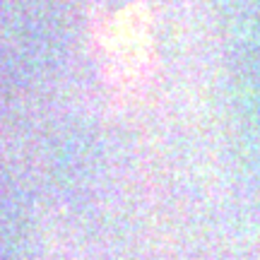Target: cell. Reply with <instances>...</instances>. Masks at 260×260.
<instances>
[{
  "label": "cell",
  "mask_w": 260,
  "mask_h": 260,
  "mask_svg": "<svg viewBox=\"0 0 260 260\" xmlns=\"http://www.w3.org/2000/svg\"><path fill=\"white\" fill-rule=\"evenodd\" d=\"M106 68L116 82H135L145 73L152 53L149 15L142 5H130L116 15L104 34Z\"/></svg>",
  "instance_id": "6da1fadb"
}]
</instances>
